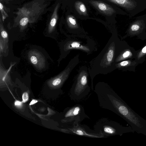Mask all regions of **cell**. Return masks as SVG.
I'll use <instances>...</instances> for the list:
<instances>
[{"label": "cell", "instance_id": "cell-25", "mask_svg": "<svg viewBox=\"0 0 146 146\" xmlns=\"http://www.w3.org/2000/svg\"><path fill=\"white\" fill-rule=\"evenodd\" d=\"M6 0V1H11V0Z\"/></svg>", "mask_w": 146, "mask_h": 146}, {"label": "cell", "instance_id": "cell-14", "mask_svg": "<svg viewBox=\"0 0 146 146\" xmlns=\"http://www.w3.org/2000/svg\"><path fill=\"white\" fill-rule=\"evenodd\" d=\"M0 30L1 33L0 37L2 38L3 40L7 43H8L9 42V37L7 33L4 29L2 24L1 22L0 26Z\"/></svg>", "mask_w": 146, "mask_h": 146}, {"label": "cell", "instance_id": "cell-3", "mask_svg": "<svg viewBox=\"0 0 146 146\" xmlns=\"http://www.w3.org/2000/svg\"><path fill=\"white\" fill-rule=\"evenodd\" d=\"M64 117L69 127L80 123L86 118H90L85 113L84 107L79 104L68 108Z\"/></svg>", "mask_w": 146, "mask_h": 146}, {"label": "cell", "instance_id": "cell-18", "mask_svg": "<svg viewBox=\"0 0 146 146\" xmlns=\"http://www.w3.org/2000/svg\"><path fill=\"white\" fill-rule=\"evenodd\" d=\"M29 99V95L28 93L26 92L24 93L22 95V102L23 103L26 102Z\"/></svg>", "mask_w": 146, "mask_h": 146}, {"label": "cell", "instance_id": "cell-24", "mask_svg": "<svg viewBox=\"0 0 146 146\" xmlns=\"http://www.w3.org/2000/svg\"><path fill=\"white\" fill-rule=\"evenodd\" d=\"M141 52L143 53H146V46L142 49Z\"/></svg>", "mask_w": 146, "mask_h": 146}, {"label": "cell", "instance_id": "cell-17", "mask_svg": "<svg viewBox=\"0 0 146 146\" xmlns=\"http://www.w3.org/2000/svg\"><path fill=\"white\" fill-rule=\"evenodd\" d=\"M0 9L2 15L3 21L4 19H6L8 16L7 14L5 12L4 9L3 4L0 2Z\"/></svg>", "mask_w": 146, "mask_h": 146}, {"label": "cell", "instance_id": "cell-7", "mask_svg": "<svg viewBox=\"0 0 146 146\" xmlns=\"http://www.w3.org/2000/svg\"><path fill=\"white\" fill-rule=\"evenodd\" d=\"M70 70V68H68L59 74L52 79L50 80V82L54 86H60L67 78Z\"/></svg>", "mask_w": 146, "mask_h": 146}, {"label": "cell", "instance_id": "cell-13", "mask_svg": "<svg viewBox=\"0 0 146 146\" xmlns=\"http://www.w3.org/2000/svg\"><path fill=\"white\" fill-rule=\"evenodd\" d=\"M111 3L119 5L123 7H127V5L129 6H132L133 5L132 2L128 0H107Z\"/></svg>", "mask_w": 146, "mask_h": 146}, {"label": "cell", "instance_id": "cell-20", "mask_svg": "<svg viewBox=\"0 0 146 146\" xmlns=\"http://www.w3.org/2000/svg\"><path fill=\"white\" fill-rule=\"evenodd\" d=\"M139 28V26L137 24H134L131 27V29L133 31H136Z\"/></svg>", "mask_w": 146, "mask_h": 146}, {"label": "cell", "instance_id": "cell-1", "mask_svg": "<svg viewBox=\"0 0 146 146\" xmlns=\"http://www.w3.org/2000/svg\"><path fill=\"white\" fill-rule=\"evenodd\" d=\"M123 127L119 123L107 118L99 119L94 126V130L99 133H101L107 137L117 135H121L123 133L132 131L133 129H127Z\"/></svg>", "mask_w": 146, "mask_h": 146}, {"label": "cell", "instance_id": "cell-23", "mask_svg": "<svg viewBox=\"0 0 146 146\" xmlns=\"http://www.w3.org/2000/svg\"><path fill=\"white\" fill-rule=\"evenodd\" d=\"M38 102V101L37 100H33L31 102H30L29 105H33L34 104H35L36 103Z\"/></svg>", "mask_w": 146, "mask_h": 146}, {"label": "cell", "instance_id": "cell-8", "mask_svg": "<svg viewBox=\"0 0 146 146\" xmlns=\"http://www.w3.org/2000/svg\"><path fill=\"white\" fill-rule=\"evenodd\" d=\"M59 6L58 3L56 6L50 18L48 27V32L51 33L54 30L58 19L57 11Z\"/></svg>", "mask_w": 146, "mask_h": 146}, {"label": "cell", "instance_id": "cell-6", "mask_svg": "<svg viewBox=\"0 0 146 146\" xmlns=\"http://www.w3.org/2000/svg\"><path fill=\"white\" fill-rule=\"evenodd\" d=\"M89 2L100 12L105 15L110 16L115 12L111 6L103 2L91 0Z\"/></svg>", "mask_w": 146, "mask_h": 146}, {"label": "cell", "instance_id": "cell-12", "mask_svg": "<svg viewBox=\"0 0 146 146\" xmlns=\"http://www.w3.org/2000/svg\"><path fill=\"white\" fill-rule=\"evenodd\" d=\"M66 22L69 28L71 29H77L78 28L76 19L73 15H68L66 17Z\"/></svg>", "mask_w": 146, "mask_h": 146}, {"label": "cell", "instance_id": "cell-21", "mask_svg": "<svg viewBox=\"0 0 146 146\" xmlns=\"http://www.w3.org/2000/svg\"><path fill=\"white\" fill-rule=\"evenodd\" d=\"M130 52L128 51L125 52L122 54V56L124 58H125L128 57L130 54Z\"/></svg>", "mask_w": 146, "mask_h": 146}, {"label": "cell", "instance_id": "cell-10", "mask_svg": "<svg viewBox=\"0 0 146 146\" xmlns=\"http://www.w3.org/2000/svg\"><path fill=\"white\" fill-rule=\"evenodd\" d=\"M66 49L67 50L73 49H80L87 52L90 50L88 47L82 45L77 41H73L69 43L66 46Z\"/></svg>", "mask_w": 146, "mask_h": 146}, {"label": "cell", "instance_id": "cell-5", "mask_svg": "<svg viewBox=\"0 0 146 146\" xmlns=\"http://www.w3.org/2000/svg\"><path fill=\"white\" fill-rule=\"evenodd\" d=\"M30 62L37 69L42 70L45 68L46 60L42 53L37 50L32 49L28 52Z\"/></svg>", "mask_w": 146, "mask_h": 146}, {"label": "cell", "instance_id": "cell-19", "mask_svg": "<svg viewBox=\"0 0 146 146\" xmlns=\"http://www.w3.org/2000/svg\"><path fill=\"white\" fill-rule=\"evenodd\" d=\"M23 103V102L17 100L15 102L14 104L15 106L17 107L21 108L22 106Z\"/></svg>", "mask_w": 146, "mask_h": 146}, {"label": "cell", "instance_id": "cell-16", "mask_svg": "<svg viewBox=\"0 0 146 146\" xmlns=\"http://www.w3.org/2000/svg\"><path fill=\"white\" fill-rule=\"evenodd\" d=\"M29 18L27 17H24L20 20L19 24L22 28L25 27L29 22Z\"/></svg>", "mask_w": 146, "mask_h": 146}, {"label": "cell", "instance_id": "cell-15", "mask_svg": "<svg viewBox=\"0 0 146 146\" xmlns=\"http://www.w3.org/2000/svg\"><path fill=\"white\" fill-rule=\"evenodd\" d=\"M8 43H6L2 38L0 37V56L1 54L5 52L8 48Z\"/></svg>", "mask_w": 146, "mask_h": 146}, {"label": "cell", "instance_id": "cell-22", "mask_svg": "<svg viewBox=\"0 0 146 146\" xmlns=\"http://www.w3.org/2000/svg\"><path fill=\"white\" fill-rule=\"evenodd\" d=\"M128 64V62L127 61H125L120 62L119 65L121 66H124L127 65Z\"/></svg>", "mask_w": 146, "mask_h": 146}, {"label": "cell", "instance_id": "cell-2", "mask_svg": "<svg viewBox=\"0 0 146 146\" xmlns=\"http://www.w3.org/2000/svg\"><path fill=\"white\" fill-rule=\"evenodd\" d=\"M90 91L88 84L87 74L86 72L83 71L80 72L76 82L72 87L70 96L72 100L79 101L85 98Z\"/></svg>", "mask_w": 146, "mask_h": 146}, {"label": "cell", "instance_id": "cell-9", "mask_svg": "<svg viewBox=\"0 0 146 146\" xmlns=\"http://www.w3.org/2000/svg\"><path fill=\"white\" fill-rule=\"evenodd\" d=\"M74 6L76 10L80 15L85 16L88 15L86 6L82 2L80 1H76Z\"/></svg>", "mask_w": 146, "mask_h": 146}, {"label": "cell", "instance_id": "cell-11", "mask_svg": "<svg viewBox=\"0 0 146 146\" xmlns=\"http://www.w3.org/2000/svg\"><path fill=\"white\" fill-rule=\"evenodd\" d=\"M114 54V47L113 45L110 46L105 55L104 62L107 65H110L111 62Z\"/></svg>", "mask_w": 146, "mask_h": 146}, {"label": "cell", "instance_id": "cell-4", "mask_svg": "<svg viewBox=\"0 0 146 146\" xmlns=\"http://www.w3.org/2000/svg\"><path fill=\"white\" fill-rule=\"evenodd\" d=\"M68 128V132L79 135L95 138L105 137L101 133L92 130L86 125H82L80 123L74 124Z\"/></svg>", "mask_w": 146, "mask_h": 146}]
</instances>
